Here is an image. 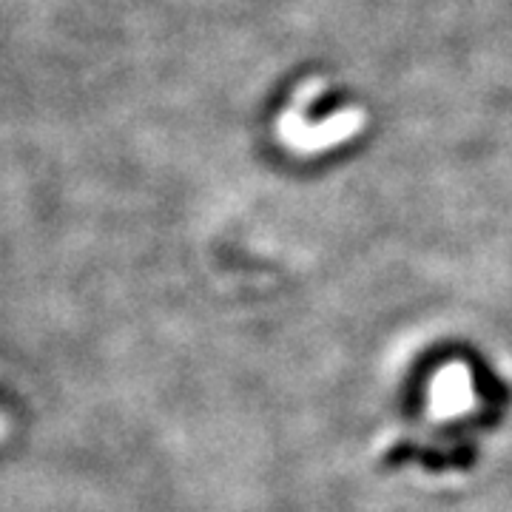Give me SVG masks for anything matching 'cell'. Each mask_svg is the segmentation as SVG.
I'll return each instance as SVG.
<instances>
[{"mask_svg": "<svg viewBox=\"0 0 512 512\" xmlns=\"http://www.w3.org/2000/svg\"><path fill=\"white\" fill-rule=\"evenodd\" d=\"M478 404V390L473 370L464 362H450L436 370L427 390V416L433 421H456L473 413Z\"/></svg>", "mask_w": 512, "mask_h": 512, "instance_id": "cell-2", "label": "cell"}, {"mask_svg": "<svg viewBox=\"0 0 512 512\" xmlns=\"http://www.w3.org/2000/svg\"><path fill=\"white\" fill-rule=\"evenodd\" d=\"M365 123V109H342L336 117H330L319 126L305 123L296 109H285L276 123V134H279V143L291 148L293 154L311 157V154H322L328 148L348 143L350 137H356L365 128Z\"/></svg>", "mask_w": 512, "mask_h": 512, "instance_id": "cell-1", "label": "cell"}, {"mask_svg": "<svg viewBox=\"0 0 512 512\" xmlns=\"http://www.w3.org/2000/svg\"><path fill=\"white\" fill-rule=\"evenodd\" d=\"M3 436H6V419L0 416V439H3Z\"/></svg>", "mask_w": 512, "mask_h": 512, "instance_id": "cell-3", "label": "cell"}]
</instances>
